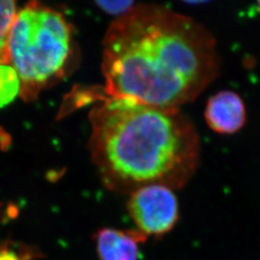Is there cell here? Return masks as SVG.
<instances>
[{"instance_id":"cell-9","label":"cell","mask_w":260,"mask_h":260,"mask_svg":"<svg viewBox=\"0 0 260 260\" xmlns=\"http://www.w3.org/2000/svg\"><path fill=\"white\" fill-rule=\"evenodd\" d=\"M96 6L107 15L114 16L119 19L122 16L129 13L131 10L136 6L134 1L130 0H117V1H96Z\"/></svg>"},{"instance_id":"cell-6","label":"cell","mask_w":260,"mask_h":260,"mask_svg":"<svg viewBox=\"0 0 260 260\" xmlns=\"http://www.w3.org/2000/svg\"><path fill=\"white\" fill-rule=\"evenodd\" d=\"M142 233L103 229L95 235L101 260H138Z\"/></svg>"},{"instance_id":"cell-2","label":"cell","mask_w":260,"mask_h":260,"mask_svg":"<svg viewBox=\"0 0 260 260\" xmlns=\"http://www.w3.org/2000/svg\"><path fill=\"white\" fill-rule=\"evenodd\" d=\"M88 148L103 184L132 193L148 185L179 189L200 166L201 140L180 109L103 96L89 114Z\"/></svg>"},{"instance_id":"cell-5","label":"cell","mask_w":260,"mask_h":260,"mask_svg":"<svg viewBox=\"0 0 260 260\" xmlns=\"http://www.w3.org/2000/svg\"><path fill=\"white\" fill-rule=\"evenodd\" d=\"M205 119L210 129L221 135H233L247 122L246 105L239 93L223 90L209 98L205 105Z\"/></svg>"},{"instance_id":"cell-7","label":"cell","mask_w":260,"mask_h":260,"mask_svg":"<svg viewBox=\"0 0 260 260\" xmlns=\"http://www.w3.org/2000/svg\"><path fill=\"white\" fill-rule=\"evenodd\" d=\"M17 12L16 2L0 0V66L8 65V37Z\"/></svg>"},{"instance_id":"cell-1","label":"cell","mask_w":260,"mask_h":260,"mask_svg":"<svg viewBox=\"0 0 260 260\" xmlns=\"http://www.w3.org/2000/svg\"><path fill=\"white\" fill-rule=\"evenodd\" d=\"M102 68L106 96L180 109L219 77L222 60L202 23L164 6L136 4L107 29Z\"/></svg>"},{"instance_id":"cell-8","label":"cell","mask_w":260,"mask_h":260,"mask_svg":"<svg viewBox=\"0 0 260 260\" xmlns=\"http://www.w3.org/2000/svg\"><path fill=\"white\" fill-rule=\"evenodd\" d=\"M20 93V83L16 71L10 65L0 66V107L13 102Z\"/></svg>"},{"instance_id":"cell-10","label":"cell","mask_w":260,"mask_h":260,"mask_svg":"<svg viewBox=\"0 0 260 260\" xmlns=\"http://www.w3.org/2000/svg\"><path fill=\"white\" fill-rule=\"evenodd\" d=\"M0 260H22L19 252L14 251L10 247L0 249Z\"/></svg>"},{"instance_id":"cell-3","label":"cell","mask_w":260,"mask_h":260,"mask_svg":"<svg viewBox=\"0 0 260 260\" xmlns=\"http://www.w3.org/2000/svg\"><path fill=\"white\" fill-rule=\"evenodd\" d=\"M75 56L73 25L40 2L18 10L8 37V65L19 76L21 98L35 101L71 72Z\"/></svg>"},{"instance_id":"cell-11","label":"cell","mask_w":260,"mask_h":260,"mask_svg":"<svg viewBox=\"0 0 260 260\" xmlns=\"http://www.w3.org/2000/svg\"><path fill=\"white\" fill-rule=\"evenodd\" d=\"M257 5H258V8L260 9V1L258 2V3H257Z\"/></svg>"},{"instance_id":"cell-4","label":"cell","mask_w":260,"mask_h":260,"mask_svg":"<svg viewBox=\"0 0 260 260\" xmlns=\"http://www.w3.org/2000/svg\"><path fill=\"white\" fill-rule=\"evenodd\" d=\"M128 210L140 232L149 235L169 233L178 220L177 197L167 186H144L133 191Z\"/></svg>"}]
</instances>
